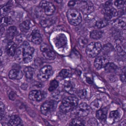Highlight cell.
Returning <instances> with one entry per match:
<instances>
[{
	"label": "cell",
	"mask_w": 126,
	"mask_h": 126,
	"mask_svg": "<svg viewBox=\"0 0 126 126\" xmlns=\"http://www.w3.org/2000/svg\"><path fill=\"white\" fill-rule=\"evenodd\" d=\"M76 4V1H70L68 2V5L69 6H73L75 5Z\"/></svg>",
	"instance_id": "45"
},
{
	"label": "cell",
	"mask_w": 126,
	"mask_h": 126,
	"mask_svg": "<svg viewBox=\"0 0 126 126\" xmlns=\"http://www.w3.org/2000/svg\"><path fill=\"white\" fill-rule=\"evenodd\" d=\"M121 113L120 110H112L110 113L109 117L114 122L118 121L121 118Z\"/></svg>",
	"instance_id": "24"
},
{
	"label": "cell",
	"mask_w": 126,
	"mask_h": 126,
	"mask_svg": "<svg viewBox=\"0 0 126 126\" xmlns=\"http://www.w3.org/2000/svg\"><path fill=\"white\" fill-rule=\"evenodd\" d=\"M59 85V82L56 80H52L50 82L48 90L50 92H52L55 90Z\"/></svg>",
	"instance_id": "31"
},
{
	"label": "cell",
	"mask_w": 126,
	"mask_h": 126,
	"mask_svg": "<svg viewBox=\"0 0 126 126\" xmlns=\"http://www.w3.org/2000/svg\"><path fill=\"white\" fill-rule=\"evenodd\" d=\"M34 49L28 42H25L17 49L15 54L16 61L23 64L30 62L33 58Z\"/></svg>",
	"instance_id": "1"
},
{
	"label": "cell",
	"mask_w": 126,
	"mask_h": 126,
	"mask_svg": "<svg viewBox=\"0 0 126 126\" xmlns=\"http://www.w3.org/2000/svg\"><path fill=\"white\" fill-rule=\"evenodd\" d=\"M108 23V20L106 18L100 19L96 22L95 25L98 28H102L107 25Z\"/></svg>",
	"instance_id": "28"
},
{
	"label": "cell",
	"mask_w": 126,
	"mask_h": 126,
	"mask_svg": "<svg viewBox=\"0 0 126 126\" xmlns=\"http://www.w3.org/2000/svg\"><path fill=\"white\" fill-rule=\"evenodd\" d=\"M115 47L119 53L124 52L126 48V41L123 39H118L115 42Z\"/></svg>",
	"instance_id": "17"
},
{
	"label": "cell",
	"mask_w": 126,
	"mask_h": 126,
	"mask_svg": "<svg viewBox=\"0 0 126 126\" xmlns=\"http://www.w3.org/2000/svg\"><path fill=\"white\" fill-rule=\"evenodd\" d=\"M8 126H23L20 117L17 115H13L10 117L8 123Z\"/></svg>",
	"instance_id": "16"
},
{
	"label": "cell",
	"mask_w": 126,
	"mask_h": 126,
	"mask_svg": "<svg viewBox=\"0 0 126 126\" xmlns=\"http://www.w3.org/2000/svg\"><path fill=\"white\" fill-rule=\"evenodd\" d=\"M17 33V29L15 26H11L8 29L6 32V39L9 41H11L15 36H16Z\"/></svg>",
	"instance_id": "20"
},
{
	"label": "cell",
	"mask_w": 126,
	"mask_h": 126,
	"mask_svg": "<svg viewBox=\"0 0 126 126\" xmlns=\"http://www.w3.org/2000/svg\"><path fill=\"white\" fill-rule=\"evenodd\" d=\"M10 9V6L9 5H7L3 7L1 9V14L3 13V14H7L8 12H9Z\"/></svg>",
	"instance_id": "39"
},
{
	"label": "cell",
	"mask_w": 126,
	"mask_h": 126,
	"mask_svg": "<svg viewBox=\"0 0 126 126\" xmlns=\"http://www.w3.org/2000/svg\"><path fill=\"white\" fill-rule=\"evenodd\" d=\"M112 5V1H108L105 3V8H109L111 7Z\"/></svg>",
	"instance_id": "43"
},
{
	"label": "cell",
	"mask_w": 126,
	"mask_h": 126,
	"mask_svg": "<svg viewBox=\"0 0 126 126\" xmlns=\"http://www.w3.org/2000/svg\"><path fill=\"white\" fill-rule=\"evenodd\" d=\"M113 25L115 28L118 30H121L126 26V19L124 18H118L114 22Z\"/></svg>",
	"instance_id": "22"
},
{
	"label": "cell",
	"mask_w": 126,
	"mask_h": 126,
	"mask_svg": "<svg viewBox=\"0 0 126 126\" xmlns=\"http://www.w3.org/2000/svg\"><path fill=\"white\" fill-rule=\"evenodd\" d=\"M11 22L12 20L11 18L8 17H3L1 19V25L3 26H7L9 24H11Z\"/></svg>",
	"instance_id": "32"
},
{
	"label": "cell",
	"mask_w": 126,
	"mask_h": 126,
	"mask_svg": "<svg viewBox=\"0 0 126 126\" xmlns=\"http://www.w3.org/2000/svg\"><path fill=\"white\" fill-rule=\"evenodd\" d=\"M102 32L98 30L93 31L91 33L90 37L91 38L94 39H98L101 37Z\"/></svg>",
	"instance_id": "29"
},
{
	"label": "cell",
	"mask_w": 126,
	"mask_h": 126,
	"mask_svg": "<svg viewBox=\"0 0 126 126\" xmlns=\"http://www.w3.org/2000/svg\"><path fill=\"white\" fill-rule=\"evenodd\" d=\"M23 72L20 70L14 69L11 70L9 73V77L11 79H20L22 78Z\"/></svg>",
	"instance_id": "19"
},
{
	"label": "cell",
	"mask_w": 126,
	"mask_h": 126,
	"mask_svg": "<svg viewBox=\"0 0 126 126\" xmlns=\"http://www.w3.org/2000/svg\"><path fill=\"white\" fill-rule=\"evenodd\" d=\"M1 27V31H0V33H1V34H2V33H3L4 31V28L3 27Z\"/></svg>",
	"instance_id": "47"
},
{
	"label": "cell",
	"mask_w": 126,
	"mask_h": 126,
	"mask_svg": "<svg viewBox=\"0 0 126 126\" xmlns=\"http://www.w3.org/2000/svg\"><path fill=\"white\" fill-rule=\"evenodd\" d=\"M24 73L27 79H31L33 76L34 71L31 67H26L24 70Z\"/></svg>",
	"instance_id": "26"
},
{
	"label": "cell",
	"mask_w": 126,
	"mask_h": 126,
	"mask_svg": "<svg viewBox=\"0 0 126 126\" xmlns=\"http://www.w3.org/2000/svg\"><path fill=\"white\" fill-rule=\"evenodd\" d=\"M55 46L58 49L64 47L67 43V39L64 34L60 33L56 36L54 39Z\"/></svg>",
	"instance_id": "10"
},
{
	"label": "cell",
	"mask_w": 126,
	"mask_h": 126,
	"mask_svg": "<svg viewBox=\"0 0 126 126\" xmlns=\"http://www.w3.org/2000/svg\"><path fill=\"white\" fill-rule=\"evenodd\" d=\"M108 63L109 60L107 56L102 54L96 57L94 61V65L96 69L99 70L105 67Z\"/></svg>",
	"instance_id": "8"
},
{
	"label": "cell",
	"mask_w": 126,
	"mask_h": 126,
	"mask_svg": "<svg viewBox=\"0 0 126 126\" xmlns=\"http://www.w3.org/2000/svg\"><path fill=\"white\" fill-rule=\"evenodd\" d=\"M69 71L67 69H63L59 74V76L60 78L64 79L67 77L69 75Z\"/></svg>",
	"instance_id": "35"
},
{
	"label": "cell",
	"mask_w": 126,
	"mask_h": 126,
	"mask_svg": "<svg viewBox=\"0 0 126 126\" xmlns=\"http://www.w3.org/2000/svg\"><path fill=\"white\" fill-rule=\"evenodd\" d=\"M31 24V22L29 20H25L20 25V29L22 32H26L30 29Z\"/></svg>",
	"instance_id": "25"
},
{
	"label": "cell",
	"mask_w": 126,
	"mask_h": 126,
	"mask_svg": "<svg viewBox=\"0 0 126 126\" xmlns=\"http://www.w3.org/2000/svg\"><path fill=\"white\" fill-rule=\"evenodd\" d=\"M107 114V110L105 109H101L96 112V116L101 122L103 123L106 121Z\"/></svg>",
	"instance_id": "21"
},
{
	"label": "cell",
	"mask_w": 126,
	"mask_h": 126,
	"mask_svg": "<svg viewBox=\"0 0 126 126\" xmlns=\"http://www.w3.org/2000/svg\"><path fill=\"white\" fill-rule=\"evenodd\" d=\"M67 16L69 23L73 25H78L81 22V14L76 9H69L67 13Z\"/></svg>",
	"instance_id": "5"
},
{
	"label": "cell",
	"mask_w": 126,
	"mask_h": 126,
	"mask_svg": "<svg viewBox=\"0 0 126 126\" xmlns=\"http://www.w3.org/2000/svg\"><path fill=\"white\" fill-rule=\"evenodd\" d=\"M79 100L74 96H67L63 98L60 104L59 110L63 113L72 111L78 105Z\"/></svg>",
	"instance_id": "2"
},
{
	"label": "cell",
	"mask_w": 126,
	"mask_h": 126,
	"mask_svg": "<svg viewBox=\"0 0 126 126\" xmlns=\"http://www.w3.org/2000/svg\"><path fill=\"white\" fill-rule=\"evenodd\" d=\"M57 105V102L54 100L50 99L46 101L41 105V112L45 115H49L55 111Z\"/></svg>",
	"instance_id": "4"
},
{
	"label": "cell",
	"mask_w": 126,
	"mask_h": 126,
	"mask_svg": "<svg viewBox=\"0 0 126 126\" xmlns=\"http://www.w3.org/2000/svg\"><path fill=\"white\" fill-rule=\"evenodd\" d=\"M82 4L81 7V9L84 14L88 15L93 12L94 11L93 5L91 2L88 3L86 2H83Z\"/></svg>",
	"instance_id": "15"
},
{
	"label": "cell",
	"mask_w": 126,
	"mask_h": 126,
	"mask_svg": "<svg viewBox=\"0 0 126 126\" xmlns=\"http://www.w3.org/2000/svg\"><path fill=\"white\" fill-rule=\"evenodd\" d=\"M125 2L123 0H116L115 1V5L117 7H120L125 5Z\"/></svg>",
	"instance_id": "40"
},
{
	"label": "cell",
	"mask_w": 126,
	"mask_h": 126,
	"mask_svg": "<svg viewBox=\"0 0 126 126\" xmlns=\"http://www.w3.org/2000/svg\"><path fill=\"white\" fill-rule=\"evenodd\" d=\"M53 73L52 67L50 65H46L40 69L37 77L40 80L45 81L51 76Z\"/></svg>",
	"instance_id": "7"
},
{
	"label": "cell",
	"mask_w": 126,
	"mask_h": 126,
	"mask_svg": "<svg viewBox=\"0 0 126 126\" xmlns=\"http://www.w3.org/2000/svg\"><path fill=\"white\" fill-rule=\"evenodd\" d=\"M86 95L87 91L85 89L79 91L78 93V95L81 99L85 98L86 97Z\"/></svg>",
	"instance_id": "38"
},
{
	"label": "cell",
	"mask_w": 126,
	"mask_h": 126,
	"mask_svg": "<svg viewBox=\"0 0 126 126\" xmlns=\"http://www.w3.org/2000/svg\"><path fill=\"white\" fill-rule=\"evenodd\" d=\"M88 41L87 39L83 37H81L79 39V44L81 47H83L87 44Z\"/></svg>",
	"instance_id": "36"
},
{
	"label": "cell",
	"mask_w": 126,
	"mask_h": 126,
	"mask_svg": "<svg viewBox=\"0 0 126 126\" xmlns=\"http://www.w3.org/2000/svg\"><path fill=\"white\" fill-rule=\"evenodd\" d=\"M40 50L44 57L48 60H53L56 57L54 52L50 49L47 44H42L40 47Z\"/></svg>",
	"instance_id": "11"
},
{
	"label": "cell",
	"mask_w": 126,
	"mask_h": 126,
	"mask_svg": "<svg viewBox=\"0 0 126 126\" xmlns=\"http://www.w3.org/2000/svg\"><path fill=\"white\" fill-rule=\"evenodd\" d=\"M102 106V102L99 99H96L91 103L90 107L93 111L96 112L101 109Z\"/></svg>",
	"instance_id": "23"
},
{
	"label": "cell",
	"mask_w": 126,
	"mask_h": 126,
	"mask_svg": "<svg viewBox=\"0 0 126 126\" xmlns=\"http://www.w3.org/2000/svg\"><path fill=\"white\" fill-rule=\"evenodd\" d=\"M17 46L13 42H10L6 46V52L7 54L10 56H14L16 51Z\"/></svg>",
	"instance_id": "18"
},
{
	"label": "cell",
	"mask_w": 126,
	"mask_h": 126,
	"mask_svg": "<svg viewBox=\"0 0 126 126\" xmlns=\"http://www.w3.org/2000/svg\"><path fill=\"white\" fill-rule=\"evenodd\" d=\"M125 5L126 6V1L125 2Z\"/></svg>",
	"instance_id": "48"
},
{
	"label": "cell",
	"mask_w": 126,
	"mask_h": 126,
	"mask_svg": "<svg viewBox=\"0 0 126 126\" xmlns=\"http://www.w3.org/2000/svg\"><path fill=\"white\" fill-rule=\"evenodd\" d=\"M103 13L105 16V18L108 20L115 17L118 15L116 10L112 7L105 8L103 10Z\"/></svg>",
	"instance_id": "13"
},
{
	"label": "cell",
	"mask_w": 126,
	"mask_h": 126,
	"mask_svg": "<svg viewBox=\"0 0 126 126\" xmlns=\"http://www.w3.org/2000/svg\"><path fill=\"white\" fill-rule=\"evenodd\" d=\"M28 40L36 45L40 44L42 41L41 34L37 30H34L27 37Z\"/></svg>",
	"instance_id": "12"
},
{
	"label": "cell",
	"mask_w": 126,
	"mask_h": 126,
	"mask_svg": "<svg viewBox=\"0 0 126 126\" xmlns=\"http://www.w3.org/2000/svg\"><path fill=\"white\" fill-rule=\"evenodd\" d=\"M53 23V20L50 19H45L43 20L40 22V24L43 27H46L50 25Z\"/></svg>",
	"instance_id": "33"
},
{
	"label": "cell",
	"mask_w": 126,
	"mask_h": 126,
	"mask_svg": "<svg viewBox=\"0 0 126 126\" xmlns=\"http://www.w3.org/2000/svg\"><path fill=\"white\" fill-rule=\"evenodd\" d=\"M64 89L68 93L73 94V87L71 83L69 82H67L64 83Z\"/></svg>",
	"instance_id": "30"
},
{
	"label": "cell",
	"mask_w": 126,
	"mask_h": 126,
	"mask_svg": "<svg viewBox=\"0 0 126 126\" xmlns=\"http://www.w3.org/2000/svg\"><path fill=\"white\" fill-rule=\"evenodd\" d=\"M69 126H85L82 122L77 119H74L70 123Z\"/></svg>",
	"instance_id": "34"
},
{
	"label": "cell",
	"mask_w": 126,
	"mask_h": 126,
	"mask_svg": "<svg viewBox=\"0 0 126 126\" xmlns=\"http://www.w3.org/2000/svg\"><path fill=\"white\" fill-rule=\"evenodd\" d=\"M90 106L87 103L82 102L77 105L71 111V114L76 117H85L90 113Z\"/></svg>",
	"instance_id": "3"
},
{
	"label": "cell",
	"mask_w": 126,
	"mask_h": 126,
	"mask_svg": "<svg viewBox=\"0 0 126 126\" xmlns=\"http://www.w3.org/2000/svg\"><path fill=\"white\" fill-rule=\"evenodd\" d=\"M0 117H2V115L3 116V113L5 111V105L3 104L2 102H0Z\"/></svg>",
	"instance_id": "41"
},
{
	"label": "cell",
	"mask_w": 126,
	"mask_h": 126,
	"mask_svg": "<svg viewBox=\"0 0 126 126\" xmlns=\"http://www.w3.org/2000/svg\"><path fill=\"white\" fill-rule=\"evenodd\" d=\"M9 97L11 100H14L15 99V94L13 92H11L9 94Z\"/></svg>",
	"instance_id": "42"
},
{
	"label": "cell",
	"mask_w": 126,
	"mask_h": 126,
	"mask_svg": "<svg viewBox=\"0 0 126 126\" xmlns=\"http://www.w3.org/2000/svg\"><path fill=\"white\" fill-rule=\"evenodd\" d=\"M121 35L122 37L126 38V30H124L121 32Z\"/></svg>",
	"instance_id": "44"
},
{
	"label": "cell",
	"mask_w": 126,
	"mask_h": 126,
	"mask_svg": "<svg viewBox=\"0 0 126 126\" xmlns=\"http://www.w3.org/2000/svg\"><path fill=\"white\" fill-rule=\"evenodd\" d=\"M102 48L101 45L99 43L92 42L87 46L86 54L89 57L94 58L98 56Z\"/></svg>",
	"instance_id": "6"
},
{
	"label": "cell",
	"mask_w": 126,
	"mask_h": 126,
	"mask_svg": "<svg viewBox=\"0 0 126 126\" xmlns=\"http://www.w3.org/2000/svg\"><path fill=\"white\" fill-rule=\"evenodd\" d=\"M40 7L44 10L46 15H52L55 10V6L52 3L47 1H42L40 4Z\"/></svg>",
	"instance_id": "9"
},
{
	"label": "cell",
	"mask_w": 126,
	"mask_h": 126,
	"mask_svg": "<svg viewBox=\"0 0 126 126\" xmlns=\"http://www.w3.org/2000/svg\"><path fill=\"white\" fill-rule=\"evenodd\" d=\"M43 95L40 91L34 90L30 92L29 94V99L35 101H40L43 98Z\"/></svg>",
	"instance_id": "14"
},
{
	"label": "cell",
	"mask_w": 126,
	"mask_h": 126,
	"mask_svg": "<svg viewBox=\"0 0 126 126\" xmlns=\"http://www.w3.org/2000/svg\"><path fill=\"white\" fill-rule=\"evenodd\" d=\"M117 67L113 63H108L105 67V71L108 73H114L117 70Z\"/></svg>",
	"instance_id": "27"
},
{
	"label": "cell",
	"mask_w": 126,
	"mask_h": 126,
	"mask_svg": "<svg viewBox=\"0 0 126 126\" xmlns=\"http://www.w3.org/2000/svg\"><path fill=\"white\" fill-rule=\"evenodd\" d=\"M120 79L122 81L126 80V67L123 68L122 70L121 73L120 75Z\"/></svg>",
	"instance_id": "37"
},
{
	"label": "cell",
	"mask_w": 126,
	"mask_h": 126,
	"mask_svg": "<svg viewBox=\"0 0 126 126\" xmlns=\"http://www.w3.org/2000/svg\"><path fill=\"white\" fill-rule=\"evenodd\" d=\"M122 125L121 126H126V120L123 121L121 123Z\"/></svg>",
	"instance_id": "46"
}]
</instances>
